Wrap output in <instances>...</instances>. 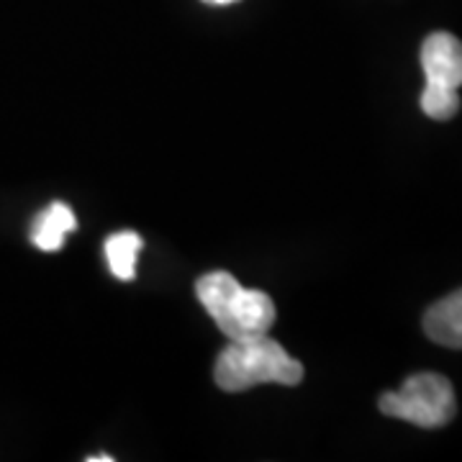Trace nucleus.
<instances>
[{
    "mask_svg": "<svg viewBox=\"0 0 462 462\" xmlns=\"http://www.w3.org/2000/svg\"><path fill=\"white\" fill-rule=\"evenodd\" d=\"M214 380L229 393H242L263 383L298 385L303 380V365L293 360L281 342L260 334L249 339H229V346L216 357Z\"/></svg>",
    "mask_w": 462,
    "mask_h": 462,
    "instance_id": "1",
    "label": "nucleus"
},
{
    "mask_svg": "<svg viewBox=\"0 0 462 462\" xmlns=\"http://www.w3.org/2000/svg\"><path fill=\"white\" fill-rule=\"evenodd\" d=\"M196 296L203 303L206 314L214 319L216 327L229 339H249L267 334L278 316L273 298L263 291L245 288L226 270H216L199 278Z\"/></svg>",
    "mask_w": 462,
    "mask_h": 462,
    "instance_id": "2",
    "label": "nucleus"
},
{
    "mask_svg": "<svg viewBox=\"0 0 462 462\" xmlns=\"http://www.w3.org/2000/svg\"><path fill=\"white\" fill-rule=\"evenodd\" d=\"M380 411L393 419L411 421L421 430H439L449 424L457 413V398L452 383L439 373H416L406 383L383 393L378 401Z\"/></svg>",
    "mask_w": 462,
    "mask_h": 462,
    "instance_id": "3",
    "label": "nucleus"
},
{
    "mask_svg": "<svg viewBox=\"0 0 462 462\" xmlns=\"http://www.w3.org/2000/svg\"><path fill=\"white\" fill-rule=\"evenodd\" d=\"M421 69L431 88H462V42L447 32H434L421 44Z\"/></svg>",
    "mask_w": 462,
    "mask_h": 462,
    "instance_id": "4",
    "label": "nucleus"
},
{
    "mask_svg": "<svg viewBox=\"0 0 462 462\" xmlns=\"http://www.w3.org/2000/svg\"><path fill=\"white\" fill-rule=\"evenodd\" d=\"M424 331L437 345L462 349V288L430 306L424 314Z\"/></svg>",
    "mask_w": 462,
    "mask_h": 462,
    "instance_id": "5",
    "label": "nucleus"
},
{
    "mask_svg": "<svg viewBox=\"0 0 462 462\" xmlns=\"http://www.w3.org/2000/svg\"><path fill=\"white\" fill-rule=\"evenodd\" d=\"M75 229H78V218L72 214V208L57 200L47 206L42 214H36L29 236H32L33 247H39L42 252H57L65 245L67 234H72Z\"/></svg>",
    "mask_w": 462,
    "mask_h": 462,
    "instance_id": "6",
    "label": "nucleus"
},
{
    "mask_svg": "<svg viewBox=\"0 0 462 462\" xmlns=\"http://www.w3.org/2000/svg\"><path fill=\"white\" fill-rule=\"evenodd\" d=\"M144 247L142 236L136 231H116L106 239V260L118 281L136 278V257Z\"/></svg>",
    "mask_w": 462,
    "mask_h": 462,
    "instance_id": "7",
    "label": "nucleus"
},
{
    "mask_svg": "<svg viewBox=\"0 0 462 462\" xmlns=\"http://www.w3.org/2000/svg\"><path fill=\"white\" fill-rule=\"evenodd\" d=\"M419 103H421V111L434 121H449L460 111V90L424 85V93H421Z\"/></svg>",
    "mask_w": 462,
    "mask_h": 462,
    "instance_id": "8",
    "label": "nucleus"
},
{
    "mask_svg": "<svg viewBox=\"0 0 462 462\" xmlns=\"http://www.w3.org/2000/svg\"><path fill=\"white\" fill-rule=\"evenodd\" d=\"M88 462H114L111 455H93V457H88Z\"/></svg>",
    "mask_w": 462,
    "mask_h": 462,
    "instance_id": "9",
    "label": "nucleus"
},
{
    "mask_svg": "<svg viewBox=\"0 0 462 462\" xmlns=\"http://www.w3.org/2000/svg\"><path fill=\"white\" fill-rule=\"evenodd\" d=\"M203 3H214V5H229V3H236V0H203Z\"/></svg>",
    "mask_w": 462,
    "mask_h": 462,
    "instance_id": "10",
    "label": "nucleus"
}]
</instances>
